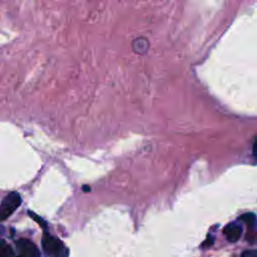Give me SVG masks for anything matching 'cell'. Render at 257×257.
Instances as JSON below:
<instances>
[{
    "instance_id": "obj_12",
    "label": "cell",
    "mask_w": 257,
    "mask_h": 257,
    "mask_svg": "<svg viewBox=\"0 0 257 257\" xmlns=\"http://www.w3.org/2000/svg\"><path fill=\"white\" fill-rule=\"evenodd\" d=\"M17 257H22V256H17Z\"/></svg>"
},
{
    "instance_id": "obj_5",
    "label": "cell",
    "mask_w": 257,
    "mask_h": 257,
    "mask_svg": "<svg viewBox=\"0 0 257 257\" xmlns=\"http://www.w3.org/2000/svg\"><path fill=\"white\" fill-rule=\"evenodd\" d=\"M239 220L243 221L251 231H253V232L255 231V229H256V216H255L254 213H245V214H243L239 217Z\"/></svg>"
},
{
    "instance_id": "obj_4",
    "label": "cell",
    "mask_w": 257,
    "mask_h": 257,
    "mask_svg": "<svg viewBox=\"0 0 257 257\" xmlns=\"http://www.w3.org/2000/svg\"><path fill=\"white\" fill-rule=\"evenodd\" d=\"M226 239L229 242H236L240 239L242 234V227L237 223H229L223 230Z\"/></svg>"
},
{
    "instance_id": "obj_9",
    "label": "cell",
    "mask_w": 257,
    "mask_h": 257,
    "mask_svg": "<svg viewBox=\"0 0 257 257\" xmlns=\"http://www.w3.org/2000/svg\"><path fill=\"white\" fill-rule=\"evenodd\" d=\"M242 257H257L256 250H247L242 254Z\"/></svg>"
},
{
    "instance_id": "obj_1",
    "label": "cell",
    "mask_w": 257,
    "mask_h": 257,
    "mask_svg": "<svg viewBox=\"0 0 257 257\" xmlns=\"http://www.w3.org/2000/svg\"><path fill=\"white\" fill-rule=\"evenodd\" d=\"M41 244L46 257H68V249L62 241L47 232L43 233Z\"/></svg>"
},
{
    "instance_id": "obj_6",
    "label": "cell",
    "mask_w": 257,
    "mask_h": 257,
    "mask_svg": "<svg viewBox=\"0 0 257 257\" xmlns=\"http://www.w3.org/2000/svg\"><path fill=\"white\" fill-rule=\"evenodd\" d=\"M12 249L10 245L3 239H0V257H12Z\"/></svg>"
},
{
    "instance_id": "obj_2",
    "label": "cell",
    "mask_w": 257,
    "mask_h": 257,
    "mask_svg": "<svg viewBox=\"0 0 257 257\" xmlns=\"http://www.w3.org/2000/svg\"><path fill=\"white\" fill-rule=\"evenodd\" d=\"M20 204L21 197L17 192H11L8 195H6L0 204L1 221L7 219L10 215H12L14 211L20 206Z\"/></svg>"
},
{
    "instance_id": "obj_7",
    "label": "cell",
    "mask_w": 257,
    "mask_h": 257,
    "mask_svg": "<svg viewBox=\"0 0 257 257\" xmlns=\"http://www.w3.org/2000/svg\"><path fill=\"white\" fill-rule=\"evenodd\" d=\"M145 43H149L147 39H145V41L143 42V44H140V43H139V41L136 39V40L134 41V50H135L136 52H138V51H139V49H143V53H144V52H146L149 46H145Z\"/></svg>"
},
{
    "instance_id": "obj_8",
    "label": "cell",
    "mask_w": 257,
    "mask_h": 257,
    "mask_svg": "<svg viewBox=\"0 0 257 257\" xmlns=\"http://www.w3.org/2000/svg\"><path fill=\"white\" fill-rule=\"evenodd\" d=\"M28 214L30 215V217H31L35 222H37V223L39 224V226H41L42 228L46 229V223L44 222V220H43V219H41L39 216L35 215V214H34V213H32V212H28Z\"/></svg>"
},
{
    "instance_id": "obj_10",
    "label": "cell",
    "mask_w": 257,
    "mask_h": 257,
    "mask_svg": "<svg viewBox=\"0 0 257 257\" xmlns=\"http://www.w3.org/2000/svg\"><path fill=\"white\" fill-rule=\"evenodd\" d=\"M83 190H84V191H89V187H88V188H87V187H83Z\"/></svg>"
},
{
    "instance_id": "obj_11",
    "label": "cell",
    "mask_w": 257,
    "mask_h": 257,
    "mask_svg": "<svg viewBox=\"0 0 257 257\" xmlns=\"http://www.w3.org/2000/svg\"><path fill=\"white\" fill-rule=\"evenodd\" d=\"M0 221H1V214H0Z\"/></svg>"
},
{
    "instance_id": "obj_3",
    "label": "cell",
    "mask_w": 257,
    "mask_h": 257,
    "mask_svg": "<svg viewBox=\"0 0 257 257\" xmlns=\"http://www.w3.org/2000/svg\"><path fill=\"white\" fill-rule=\"evenodd\" d=\"M16 249L22 257H40V252L36 245L28 239H19L15 243Z\"/></svg>"
}]
</instances>
